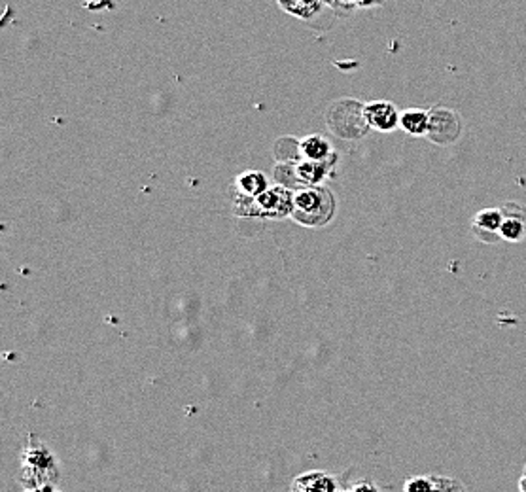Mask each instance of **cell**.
I'll return each mask as SVG.
<instances>
[{
	"instance_id": "1",
	"label": "cell",
	"mask_w": 526,
	"mask_h": 492,
	"mask_svg": "<svg viewBox=\"0 0 526 492\" xmlns=\"http://www.w3.org/2000/svg\"><path fill=\"white\" fill-rule=\"evenodd\" d=\"M333 203L322 189H307L295 197V216L305 223H322L331 216Z\"/></svg>"
},
{
	"instance_id": "2",
	"label": "cell",
	"mask_w": 526,
	"mask_h": 492,
	"mask_svg": "<svg viewBox=\"0 0 526 492\" xmlns=\"http://www.w3.org/2000/svg\"><path fill=\"white\" fill-rule=\"evenodd\" d=\"M441 127V131L440 132H436L434 139L436 142H449V141H455L457 137H458V129H460V125H458V118L455 116V114H450V112H447V110H441V112H436L434 116H431V120H430V125H428V129L430 131H436V129H440Z\"/></svg>"
},
{
	"instance_id": "3",
	"label": "cell",
	"mask_w": 526,
	"mask_h": 492,
	"mask_svg": "<svg viewBox=\"0 0 526 492\" xmlns=\"http://www.w3.org/2000/svg\"><path fill=\"white\" fill-rule=\"evenodd\" d=\"M290 211V197L283 189H277V192H266L258 201L256 213L261 214H273V216H283Z\"/></svg>"
},
{
	"instance_id": "4",
	"label": "cell",
	"mask_w": 526,
	"mask_h": 492,
	"mask_svg": "<svg viewBox=\"0 0 526 492\" xmlns=\"http://www.w3.org/2000/svg\"><path fill=\"white\" fill-rule=\"evenodd\" d=\"M366 116H367V122L371 125H375L377 129H383V131H390L398 122L396 110H394L386 103H375V105L367 106Z\"/></svg>"
},
{
	"instance_id": "5",
	"label": "cell",
	"mask_w": 526,
	"mask_h": 492,
	"mask_svg": "<svg viewBox=\"0 0 526 492\" xmlns=\"http://www.w3.org/2000/svg\"><path fill=\"white\" fill-rule=\"evenodd\" d=\"M502 222H503V218H502L500 211H485L476 218L474 227H476L477 233H481V237H486V235H494V233L502 232Z\"/></svg>"
},
{
	"instance_id": "6",
	"label": "cell",
	"mask_w": 526,
	"mask_h": 492,
	"mask_svg": "<svg viewBox=\"0 0 526 492\" xmlns=\"http://www.w3.org/2000/svg\"><path fill=\"white\" fill-rule=\"evenodd\" d=\"M402 123L405 127V131L413 132V135H422V132L428 129L430 122H428V116L424 112L421 110H413V112H405L404 114V118H402Z\"/></svg>"
},
{
	"instance_id": "7",
	"label": "cell",
	"mask_w": 526,
	"mask_h": 492,
	"mask_svg": "<svg viewBox=\"0 0 526 492\" xmlns=\"http://www.w3.org/2000/svg\"><path fill=\"white\" fill-rule=\"evenodd\" d=\"M304 154L314 161L324 159L328 156V142L321 137H311L304 142Z\"/></svg>"
},
{
	"instance_id": "8",
	"label": "cell",
	"mask_w": 526,
	"mask_h": 492,
	"mask_svg": "<svg viewBox=\"0 0 526 492\" xmlns=\"http://www.w3.org/2000/svg\"><path fill=\"white\" fill-rule=\"evenodd\" d=\"M431 492H467L464 483L457 478L431 476Z\"/></svg>"
},
{
	"instance_id": "9",
	"label": "cell",
	"mask_w": 526,
	"mask_h": 492,
	"mask_svg": "<svg viewBox=\"0 0 526 492\" xmlns=\"http://www.w3.org/2000/svg\"><path fill=\"white\" fill-rule=\"evenodd\" d=\"M526 230V222L519 218H505L502 222V235L510 241H519L522 239Z\"/></svg>"
},
{
	"instance_id": "10",
	"label": "cell",
	"mask_w": 526,
	"mask_h": 492,
	"mask_svg": "<svg viewBox=\"0 0 526 492\" xmlns=\"http://www.w3.org/2000/svg\"><path fill=\"white\" fill-rule=\"evenodd\" d=\"M240 187L244 189L247 194H261L263 189H266V178H263L259 173H250V175H244L240 180H239Z\"/></svg>"
},
{
	"instance_id": "11",
	"label": "cell",
	"mask_w": 526,
	"mask_h": 492,
	"mask_svg": "<svg viewBox=\"0 0 526 492\" xmlns=\"http://www.w3.org/2000/svg\"><path fill=\"white\" fill-rule=\"evenodd\" d=\"M297 173L299 177H302L304 180L307 182H316V180H321L322 175H324V167L322 165H318V161L314 163H305L297 169Z\"/></svg>"
},
{
	"instance_id": "12",
	"label": "cell",
	"mask_w": 526,
	"mask_h": 492,
	"mask_svg": "<svg viewBox=\"0 0 526 492\" xmlns=\"http://www.w3.org/2000/svg\"><path fill=\"white\" fill-rule=\"evenodd\" d=\"M405 492H431V478H413L405 483Z\"/></svg>"
},
{
	"instance_id": "13",
	"label": "cell",
	"mask_w": 526,
	"mask_h": 492,
	"mask_svg": "<svg viewBox=\"0 0 526 492\" xmlns=\"http://www.w3.org/2000/svg\"><path fill=\"white\" fill-rule=\"evenodd\" d=\"M519 490H521V492H526V466H524V469H522V473H521V479H519Z\"/></svg>"
},
{
	"instance_id": "14",
	"label": "cell",
	"mask_w": 526,
	"mask_h": 492,
	"mask_svg": "<svg viewBox=\"0 0 526 492\" xmlns=\"http://www.w3.org/2000/svg\"><path fill=\"white\" fill-rule=\"evenodd\" d=\"M356 492H375V488L369 487V485H362V487L356 488Z\"/></svg>"
}]
</instances>
